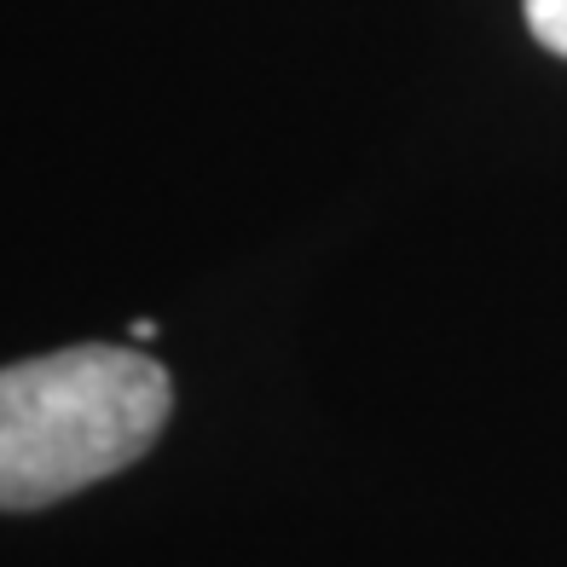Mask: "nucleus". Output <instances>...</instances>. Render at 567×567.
Masks as SVG:
<instances>
[{"label":"nucleus","mask_w":567,"mask_h":567,"mask_svg":"<svg viewBox=\"0 0 567 567\" xmlns=\"http://www.w3.org/2000/svg\"><path fill=\"white\" fill-rule=\"evenodd\" d=\"M127 337H134V342H157L163 324H157V319H134V330H127Z\"/></svg>","instance_id":"7ed1b4c3"},{"label":"nucleus","mask_w":567,"mask_h":567,"mask_svg":"<svg viewBox=\"0 0 567 567\" xmlns=\"http://www.w3.org/2000/svg\"><path fill=\"white\" fill-rule=\"evenodd\" d=\"M527 30L545 53L567 59V0H527Z\"/></svg>","instance_id":"f03ea898"},{"label":"nucleus","mask_w":567,"mask_h":567,"mask_svg":"<svg viewBox=\"0 0 567 567\" xmlns=\"http://www.w3.org/2000/svg\"><path fill=\"white\" fill-rule=\"evenodd\" d=\"M174 411L151 353L82 342L0 371V509H47L140 463Z\"/></svg>","instance_id":"f257e3e1"}]
</instances>
